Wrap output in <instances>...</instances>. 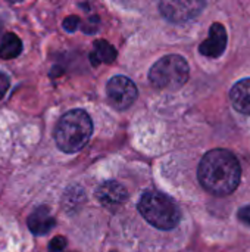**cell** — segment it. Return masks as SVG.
Masks as SVG:
<instances>
[{"label":"cell","mask_w":250,"mask_h":252,"mask_svg":"<svg viewBox=\"0 0 250 252\" xmlns=\"http://www.w3.org/2000/svg\"><path fill=\"white\" fill-rule=\"evenodd\" d=\"M66 248V239L63 236H56L49 244V252H62Z\"/></svg>","instance_id":"4fadbf2b"},{"label":"cell","mask_w":250,"mask_h":252,"mask_svg":"<svg viewBox=\"0 0 250 252\" xmlns=\"http://www.w3.org/2000/svg\"><path fill=\"white\" fill-rule=\"evenodd\" d=\"M205 6L206 3L199 0H164L159 3V10L168 21L183 24L196 18Z\"/></svg>","instance_id":"8992f818"},{"label":"cell","mask_w":250,"mask_h":252,"mask_svg":"<svg viewBox=\"0 0 250 252\" xmlns=\"http://www.w3.org/2000/svg\"><path fill=\"white\" fill-rule=\"evenodd\" d=\"M137 87L136 84L124 75H115L108 81L106 86V97L112 108L118 111H124L130 108L137 99Z\"/></svg>","instance_id":"5b68a950"},{"label":"cell","mask_w":250,"mask_h":252,"mask_svg":"<svg viewBox=\"0 0 250 252\" xmlns=\"http://www.w3.org/2000/svg\"><path fill=\"white\" fill-rule=\"evenodd\" d=\"M137 208L149 224L161 230H171L177 227L181 219L178 205L169 196L156 190L143 193Z\"/></svg>","instance_id":"3957f363"},{"label":"cell","mask_w":250,"mask_h":252,"mask_svg":"<svg viewBox=\"0 0 250 252\" xmlns=\"http://www.w3.org/2000/svg\"><path fill=\"white\" fill-rule=\"evenodd\" d=\"M227 47V31L222 24L215 22L209 30V37L200 44L199 52L208 58H220Z\"/></svg>","instance_id":"ba28073f"},{"label":"cell","mask_w":250,"mask_h":252,"mask_svg":"<svg viewBox=\"0 0 250 252\" xmlns=\"http://www.w3.org/2000/svg\"><path fill=\"white\" fill-rule=\"evenodd\" d=\"M9 86H10L9 77H7L4 72H1V71H0V100H1V99H3V96L6 94V92H7Z\"/></svg>","instance_id":"2e32d148"},{"label":"cell","mask_w":250,"mask_h":252,"mask_svg":"<svg viewBox=\"0 0 250 252\" xmlns=\"http://www.w3.org/2000/svg\"><path fill=\"white\" fill-rule=\"evenodd\" d=\"M230 99L233 106L242 112L250 115V78L236 83L230 92Z\"/></svg>","instance_id":"30bf717a"},{"label":"cell","mask_w":250,"mask_h":252,"mask_svg":"<svg viewBox=\"0 0 250 252\" xmlns=\"http://www.w3.org/2000/svg\"><path fill=\"white\" fill-rule=\"evenodd\" d=\"M21 52H22L21 38L13 32L4 34L1 41H0V58L4 59V61H9V59H13L16 56H19Z\"/></svg>","instance_id":"7c38bea8"},{"label":"cell","mask_w":250,"mask_h":252,"mask_svg":"<svg viewBox=\"0 0 250 252\" xmlns=\"http://www.w3.org/2000/svg\"><path fill=\"white\" fill-rule=\"evenodd\" d=\"M116 49L108 43L106 40H97L93 46V52L90 55L91 63L94 66L103 63V62H113L116 59Z\"/></svg>","instance_id":"8fae6325"},{"label":"cell","mask_w":250,"mask_h":252,"mask_svg":"<svg viewBox=\"0 0 250 252\" xmlns=\"http://www.w3.org/2000/svg\"><path fill=\"white\" fill-rule=\"evenodd\" d=\"M239 219L250 226V207H245L239 211Z\"/></svg>","instance_id":"e0dca14e"},{"label":"cell","mask_w":250,"mask_h":252,"mask_svg":"<svg viewBox=\"0 0 250 252\" xmlns=\"http://www.w3.org/2000/svg\"><path fill=\"white\" fill-rule=\"evenodd\" d=\"M56 221L55 219L50 216V210L43 205L38 207L29 217H28V229L31 230V233H34L35 236H43L47 235L53 227H55Z\"/></svg>","instance_id":"9c48e42d"},{"label":"cell","mask_w":250,"mask_h":252,"mask_svg":"<svg viewBox=\"0 0 250 252\" xmlns=\"http://www.w3.org/2000/svg\"><path fill=\"white\" fill-rule=\"evenodd\" d=\"M91 134L93 121L90 115L83 109H72L59 120L55 130V140L62 152L75 154L88 143Z\"/></svg>","instance_id":"7a4b0ae2"},{"label":"cell","mask_w":250,"mask_h":252,"mask_svg":"<svg viewBox=\"0 0 250 252\" xmlns=\"http://www.w3.org/2000/svg\"><path fill=\"white\" fill-rule=\"evenodd\" d=\"M97 22H99V18H97V16H91V18H90L88 21H85V24L83 25V31H84V32H87V34H93V32H96V31H97V28H99Z\"/></svg>","instance_id":"9a60e30c"},{"label":"cell","mask_w":250,"mask_h":252,"mask_svg":"<svg viewBox=\"0 0 250 252\" xmlns=\"http://www.w3.org/2000/svg\"><path fill=\"white\" fill-rule=\"evenodd\" d=\"M96 198L103 207L113 208V207H119L127 202L128 192L121 183H118L115 180H109V182L102 183L97 188Z\"/></svg>","instance_id":"52a82bcc"},{"label":"cell","mask_w":250,"mask_h":252,"mask_svg":"<svg viewBox=\"0 0 250 252\" xmlns=\"http://www.w3.org/2000/svg\"><path fill=\"white\" fill-rule=\"evenodd\" d=\"M197 177L209 193L227 196L239 188L242 168L234 154L225 149H214L202 158Z\"/></svg>","instance_id":"6da1fadb"},{"label":"cell","mask_w":250,"mask_h":252,"mask_svg":"<svg viewBox=\"0 0 250 252\" xmlns=\"http://www.w3.org/2000/svg\"><path fill=\"white\" fill-rule=\"evenodd\" d=\"M190 75L187 61L180 55H168L161 58L149 71L150 83L161 90L181 89Z\"/></svg>","instance_id":"277c9868"},{"label":"cell","mask_w":250,"mask_h":252,"mask_svg":"<svg viewBox=\"0 0 250 252\" xmlns=\"http://www.w3.org/2000/svg\"><path fill=\"white\" fill-rule=\"evenodd\" d=\"M78 25H80V18L75 16V15H71V16L65 18V21H63V28H65L68 32L75 31V30L78 28Z\"/></svg>","instance_id":"5bb4252c"}]
</instances>
